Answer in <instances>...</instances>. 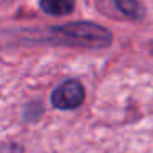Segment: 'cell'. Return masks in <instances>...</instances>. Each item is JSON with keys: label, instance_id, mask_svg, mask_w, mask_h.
<instances>
[{"label": "cell", "instance_id": "cell-1", "mask_svg": "<svg viewBox=\"0 0 153 153\" xmlns=\"http://www.w3.org/2000/svg\"><path fill=\"white\" fill-rule=\"evenodd\" d=\"M50 33L54 43L74 48L102 50L112 43V33L107 28L91 22H77L63 27H54L50 30Z\"/></svg>", "mask_w": 153, "mask_h": 153}, {"label": "cell", "instance_id": "cell-2", "mask_svg": "<svg viewBox=\"0 0 153 153\" xmlns=\"http://www.w3.org/2000/svg\"><path fill=\"white\" fill-rule=\"evenodd\" d=\"M86 91L77 79H68L61 82L51 94V104L59 110L77 109L84 102Z\"/></svg>", "mask_w": 153, "mask_h": 153}, {"label": "cell", "instance_id": "cell-3", "mask_svg": "<svg viewBox=\"0 0 153 153\" xmlns=\"http://www.w3.org/2000/svg\"><path fill=\"white\" fill-rule=\"evenodd\" d=\"M74 0H40V7L45 13L53 17H64L74 10Z\"/></svg>", "mask_w": 153, "mask_h": 153}, {"label": "cell", "instance_id": "cell-4", "mask_svg": "<svg viewBox=\"0 0 153 153\" xmlns=\"http://www.w3.org/2000/svg\"><path fill=\"white\" fill-rule=\"evenodd\" d=\"M115 7L122 15L132 20H142L145 15V10L138 0H115Z\"/></svg>", "mask_w": 153, "mask_h": 153}, {"label": "cell", "instance_id": "cell-5", "mask_svg": "<svg viewBox=\"0 0 153 153\" xmlns=\"http://www.w3.org/2000/svg\"><path fill=\"white\" fill-rule=\"evenodd\" d=\"M2 153H23V146L18 143L4 142L2 143Z\"/></svg>", "mask_w": 153, "mask_h": 153}]
</instances>
